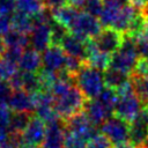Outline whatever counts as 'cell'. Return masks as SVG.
Returning a JSON list of instances; mask_svg holds the SVG:
<instances>
[{
  "label": "cell",
  "instance_id": "f1b7e54d",
  "mask_svg": "<svg viewBox=\"0 0 148 148\" xmlns=\"http://www.w3.org/2000/svg\"><path fill=\"white\" fill-rule=\"evenodd\" d=\"M103 8H104L103 0H86V5H84L83 12H86V13L99 18V16H101V14L103 12Z\"/></svg>",
  "mask_w": 148,
  "mask_h": 148
},
{
  "label": "cell",
  "instance_id": "ba28073f",
  "mask_svg": "<svg viewBox=\"0 0 148 148\" xmlns=\"http://www.w3.org/2000/svg\"><path fill=\"white\" fill-rule=\"evenodd\" d=\"M67 54L60 45L52 44L42 52V68L46 72L59 75L65 71Z\"/></svg>",
  "mask_w": 148,
  "mask_h": 148
},
{
  "label": "cell",
  "instance_id": "ab89813d",
  "mask_svg": "<svg viewBox=\"0 0 148 148\" xmlns=\"http://www.w3.org/2000/svg\"><path fill=\"white\" fill-rule=\"evenodd\" d=\"M146 17H148V0H145V8L141 10Z\"/></svg>",
  "mask_w": 148,
  "mask_h": 148
},
{
  "label": "cell",
  "instance_id": "6da1fadb",
  "mask_svg": "<svg viewBox=\"0 0 148 148\" xmlns=\"http://www.w3.org/2000/svg\"><path fill=\"white\" fill-rule=\"evenodd\" d=\"M74 81L87 99L97 98L105 88L104 74L87 62L83 64L81 69L74 76Z\"/></svg>",
  "mask_w": 148,
  "mask_h": 148
},
{
  "label": "cell",
  "instance_id": "d6986e66",
  "mask_svg": "<svg viewBox=\"0 0 148 148\" xmlns=\"http://www.w3.org/2000/svg\"><path fill=\"white\" fill-rule=\"evenodd\" d=\"M83 112L87 114V117L90 119V121L92 124H95L96 126L102 125L108 118L112 117V114L98 102L97 98L87 99Z\"/></svg>",
  "mask_w": 148,
  "mask_h": 148
},
{
  "label": "cell",
  "instance_id": "7c38bea8",
  "mask_svg": "<svg viewBox=\"0 0 148 148\" xmlns=\"http://www.w3.org/2000/svg\"><path fill=\"white\" fill-rule=\"evenodd\" d=\"M46 133V123L38 116L32 114L27 128L22 133V141L27 145L39 148Z\"/></svg>",
  "mask_w": 148,
  "mask_h": 148
},
{
  "label": "cell",
  "instance_id": "1f68e13d",
  "mask_svg": "<svg viewBox=\"0 0 148 148\" xmlns=\"http://www.w3.org/2000/svg\"><path fill=\"white\" fill-rule=\"evenodd\" d=\"M16 12V0H0V14L12 16Z\"/></svg>",
  "mask_w": 148,
  "mask_h": 148
},
{
  "label": "cell",
  "instance_id": "83f0119b",
  "mask_svg": "<svg viewBox=\"0 0 148 148\" xmlns=\"http://www.w3.org/2000/svg\"><path fill=\"white\" fill-rule=\"evenodd\" d=\"M23 52H24L23 47H20V46H7V50H6L2 59H5V60L18 66Z\"/></svg>",
  "mask_w": 148,
  "mask_h": 148
},
{
  "label": "cell",
  "instance_id": "d590c367",
  "mask_svg": "<svg viewBox=\"0 0 148 148\" xmlns=\"http://www.w3.org/2000/svg\"><path fill=\"white\" fill-rule=\"evenodd\" d=\"M43 3L46 9L53 10L57 8H60L67 3V0H43Z\"/></svg>",
  "mask_w": 148,
  "mask_h": 148
},
{
  "label": "cell",
  "instance_id": "f35d334b",
  "mask_svg": "<svg viewBox=\"0 0 148 148\" xmlns=\"http://www.w3.org/2000/svg\"><path fill=\"white\" fill-rule=\"evenodd\" d=\"M113 148H136L132 142L127 141V142H124V143H119V145H116Z\"/></svg>",
  "mask_w": 148,
  "mask_h": 148
},
{
  "label": "cell",
  "instance_id": "8992f818",
  "mask_svg": "<svg viewBox=\"0 0 148 148\" xmlns=\"http://www.w3.org/2000/svg\"><path fill=\"white\" fill-rule=\"evenodd\" d=\"M101 132L114 145L130 141V124L116 116L108 118L101 125Z\"/></svg>",
  "mask_w": 148,
  "mask_h": 148
},
{
  "label": "cell",
  "instance_id": "4dcf8cb0",
  "mask_svg": "<svg viewBox=\"0 0 148 148\" xmlns=\"http://www.w3.org/2000/svg\"><path fill=\"white\" fill-rule=\"evenodd\" d=\"M64 148H87V141L79 138L77 135L66 131Z\"/></svg>",
  "mask_w": 148,
  "mask_h": 148
},
{
  "label": "cell",
  "instance_id": "4316f807",
  "mask_svg": "<svg viewBox=\"0 0 148 148\" xmlns=\"http://www.w3.org/2000/svg\"><path fill=\"white\" fill-rule=\"evenodd\" d=\"M132 83L136 96L141 99L143 105H148V77L132 74Z\"/></svg>",
  "mask_w": 148,
  "mask_h": 148
},
{
  "label": "cell",
  "instance_id": "f546056e",
  "mask_svg": "<svg viewBox=\"0 0 148 148\" xmlns=\"http://www.w3.org/2000/svg\"><path fill=\"white\" fill-rule=\"evenodd\" d=\"M87 148H113V146L104 134L98 133L87 142Z\"/></svg>",
  "mask_w": 148,
  "mask_h": 148
},
{
  "label": "cell",
  "instance_id": "30bf717a",
  "mask_svg": "<svg viewBox=\"0 0 148 148\" xmlns=\"http://www.w3.org/2000/svg\"><path fill=\"white\" fill-rule=\"evenodd\" d=\"M34 97V112L46 124L59 118L54 110V99L50 91H38L32 94Z\"/></svg>",
  "mask_w": 148,
  "mask_h": 148
},
{
  "label": "cell",
  "instance_id": "74e56055",
  "mask_svg": "<svg viewBox=\"0 0 148 148\" xmlns=\"http://www.w3.org/2000/svg\"><path fill=\"white\" fill-rule=\"evenodd\" d=\"M6 50H7V45H6L5 40H3V38H2V37H0V58H2V57H3V54H5Z\"/></svg>",
  "mask_w": 148,
  "mask_h": 148
},
{
  "label": "cell",
  "instance_id": "836d02e7",
  "mask_svg": "<svg viewBox=\"0 0 148 148\" xmlns=\"http://www.w3.org/2000/svg\"><path fill=\"white\" fill-rule=\"evenodd\" d=\"M12 29V16L0 14V37H3Z\"/></svg>",
  "mask_w": 148,
  "mask_h": 148
},
{
  "label": "cell",
  "instance_id": "3957f363",
  "mask_svg": "<svg viewBox=\"0 0 148 148\" xmlns=\"http://www.w3.org/2000/svg\"><path fill=\"white\" fill-rule=\"evenodd\" d=\"M140 58L136 42L128 35H124V40L121 46L117 52L111 56L110 67L132 74L135 65Z\"/></svg>",
  "mask_w": 148,
  "mask_h": 148
},
{
  "label": "cell",
  "instance_id": "d4e9b609",
  "mask_svg": "<svg viewBox=\"0 0 148 148\" xmlns=\"http://www.w3.org/2000/svg\"><path fill=\"white\" fill-rule=\"evenodd\" d=\"M3 40L7 46H20V47H27L30 45L29 35H25L21 31H17L15 29H10L3 37Z\"/></svg>",
  "mask_w": 148,
  "mask_h": 148
},
{
  "label": "cell",
  "instance_id": "5b68a950",
  "mask_svg": "<svg viewBox=\"0 0 148 148\" xmlns=\"http://www.w3.org/2000/svg\"><path fill=\"white\" fill-rule=\"evenodd\" d=\"M102 23L98 17H95L86 12H80L76 20L69 28V32L88 40L94 39L102 31Z\"/></svg>",
  "mask_w": 148,
  "mask_h": 148
},
{
  "label": "cell",
  "instance_id": "7bdbcfd3",
  "mask_svg": "<svg viewBox=\"0 0 148 148\" xmlns=\"http://www.w3.org/2000/svg\"><path fill=\"white\" fill-rule=\"evenodd\" d=\"M146 108H147V111H148V105H146Z\"/></svg>",
  "mask_w": 148,
  "mask_h": 148
},
{
  "label": "cell",
  "instance_id": "cb8c5ba5",
  "mask_svg": "<svg viewBox=\"0 0 148 148\" xmlns=\"http://www.w3.org/2000/svg\"><path fill=\"white\" fill-rule=\"evenodd\" d=\"M12 28L25 35H29L34 28V20L28 15L15 12L12 15Z\"/></svg>",
  "mask_w": 148,
  "mask_h": 148
},
{
  "label": "cell",
  "instance_id": "7a4b0ae2",
  "mask_svg": "<svg viewBox=\"0 0 148 148\" xmlns=\"http://www.w3.org/2000/svg\"><path fill=\"white\" fill-rule=\"evenodd\" d=\"M54 99V110L57 116L64 121L68 118L82 112L87 103V98L83 92L79 89L76 83L62 96H59Z\"/></svg>",
  "mask_w": 148,
  "mask_h": 148
},
{
  "label": "cell",
  "instance_id": "603a6c76",
  "mask_svg": "<svg viewBox=\"0 0 148 148\" xmlns=\"http://www.w3.org/2000/svg\"><path fill=\"white\" fill-rule=\"evenodd\" d=\"M31 117H32V113L13 112L12 119H10V125H9L10 133H13V134H22L24 132V130L27 128Z\"/></svg>",
  "mask_w": 148,
  "mask_h": 148
},
{
  "label": "cell",
  "instance_id": "4fadbf2b",
  "mask_svg": "<svg viewBox=\"0 0 148 148\" xmlns=\"http://www.w3.org/2000/svg\"><path fill=\"white\" fill-rule=\"evenodd\" d=\"M148 141V111L145 106L140 114L130 124V142L136 148Z\"/></svg>",
  "mask_w": 148,
  "mask_h": 148
},
{
  "label": "cell",
  "instance_id": "5bb4252c",
  "mask_svg": "<svg viewBox=\"0 0 148 148\" xmlns=\"http://www.w3.org/2000/svg\"><path fill=\"white\" fill-rule=\"evenodd\" d=\"M30 47L38 52H44L50 45H52L51 24L49 23H35L31 32L29 34Z\"/></svg>",
  "mask_w": 148,
  "mask_h": 148
},
{
  "label": "cell",
  "instance_id": "44dd1931",
  "mask_svg": "<svg viewBox=\"0 0 148 148\" xmlns=\"http://www.w3.org/2000/svg\"><path fill=\"white\" fill-rule=\"evenodd\" d=\"M132 75L114 68L109 67L105 72H104V82H105V87L112 88L114 90H118L121 86H124L125 83H127L131 80Z\"/></svg>",
  "mask_w": 148,
  "mask_h": 148
},
{
  "label": "cell",
  "instance_id": "2e32d148",
  "mask_svg": "<svg viewBox=\"0 0 148 148\" xmlns=\"http://www.w3.org/2000/svg\"><path fill=\"white\" fill-rule=\"evenodd\" d=\"M8 106L13 112H34V97L32 94L23 90H13V94L8 101Z\"/></svg>",
  "mask_w": 148,
  "mask_h": 148
},
{
  "label": "cell",
  "instance_id": "e0dca14e",
  "mask_svg": "<svg viewBox=\"0 0 148 148\" xmlns=\"http://www.w3.org/2000/svg\"><path fill=\"white\" fill-rule=\"evenodd\" d=\"M103 2L104 8L99 16V21L104 28H112L125 3L121 0H103Z\"/></svg>",
  "mask_w": 148,
  "mask_h": 148
},
{
  "label": "cell",
  "instance_id": "ffe728a7",
  "mask_svg": "<svg viewBox=\"0 0 148 148\" xmlns=\"http://www.w3.org/2000/svg\"><path fill=\"white\" fill-rule=\"evenodd\" d=\"M80 12L81 10H77L68 5H65L60 8L51 10L54 21H57L60 24H62L64 27H66L68 29V31H69V28L72 27V24L74 23V21L76 20L77 15L80 14Z\"/></svg>",
  "mask_w": 148,
  "mask_h": 148
},
{
  "label": "cell",
  "instance_id": "277c9868",
  "mask_svg": "<svg viewBox=\"0 0 148 148\" xmlns=\"http://www.w3.org/2000/svg\"><path fill=\"white\" fill-rule=\"evenodd\" d=\"M143 108H145L143 103L136 96L135 91H133V92L119 96L118 102L114 108L113 116L131 124L140 114Z\"/></svg>",
  "mask_w": 148,
  "mask_h": 148
},
{
  "label": "cell",
  "instance_id": "e575fe53",
  "mask_svg": "<svg viewBox=\"0 0 148 148\" xmlns=\"http://www.w3.org/2000/svg\"><path fill=\"white\" fill-rule=\"evenodd\" d=\"M136 44H148V17H146V23L140 31V34L134 38Z\"/></svg>",
  "mask_w": 148,
  "mask_h": 148
},
{
  "label": "cell",
  "instance_id": "8d00e7d4",
  "mask_svg": "<svg viewBox=\"0 0 148 148\" xmlns=\"http://www.w3.org/2000/svg\"><path fill=\"white\" fill-rule=\"evenodd\" d=\"M66 5L77 9V10H83L84 9V5H86V0H67Z\"/></svg>",
  "mask_w": 148,
  "mask_h": 148
},
{
  "label": "cell",
  "instance_id": "60d3db41",
  "mask_svg": "<svg viewBox=\"0 0 148 148\" xmlns=\"http://www.w3.org/2000/svg\"><path fill=\"white\" fill-rule=\"evenodd\" d=\"M1 148H16V147H14L13 145H10V143L8 142V143H7L6 146H3V147H1Z\"/></svg>",
  "mask_w": 148,
  "mask_h": 148
},
{
  "label": "cell",
  "instance_id": "8fae6325",
  "mask_svg": "<svg viewBox=\"0 0 148 148\" xmlns=\"http://www.w3.org/2000/svg\"><path fill=\"white\" fill-rule=\"evenodd\" d=\"M66 135L65 121L60 118L46 124L45 138L39 148H64Z\"/></svg>",
  "mask_w": 148,
  "mask_h": 148
},
{
  "label": "cell",
  "instance_id": "ac0fdd59",
  "mask_svg": "<svg viewBox=\"0 0 148 148\" xmlns=\"http://www.w3.org/2000/svg\"><path fill=\"white\" fill-rule=\"evenodd\" d=\"M18 69L28 73H38L42 69V54L32 47L24 49L18 64Z\"/></svg>",
  "mask_w": 148,
  "mask_h": 148
},
{
  "label": "cell",
  "instance_id": "9c48e42d",
  "mask_svg": "<svg viewBox=\"0 0 148 148\" xmlns=\"http://www.w3.org/2000/svg\"><path fill=\"white\" fill-rule=\"evenodd\" d=\"M124 40V34L113 28H103L102 31L92 39L96 47L106 54L112 56L119 50Z\"/></svg>",
  "mask_w": 148,
  "mask_h": 148
},
{
  "label": "cell",
  "instance_id": "52a82bcc",
  "mask_svg": "<svg viewBox=\"0 0 148 148\" xmlns=\"http://www.w3.org/2000/svg\"><path fill=\"white\" fill-rule=\"evenodd\" d=\"M65 127L66 131L77 135L79 138L86 140L87 142L96 134H98L97 126L90 121V119L87 117V114L83 111L65 120Z\"/></svg>",
  "mask_w": 148,
  "mask_h": 148
},
{
  "label": "cell",
  "instance_id": "b9f144b4",
  "mask_svg": "<svg viewBox=\"0 0 148 148\" xmlns=\"http://www.w3.org/2000/svg\"><path fill=\"white\" fill-rule=\"evenodd\" d=\"M138 148H148V141H147L146 143H143L142 146H140V147H138Z\"/></svg>",
  "mask_w": 148,
  "mask_h": 148
},
{
  "label": "cell",
  "instance_id": "484cf974",
  "mask_svg": "<svg viewBox=\"0 0 148 148\" xmlns=\"http://www.w3.org/2000/svg\"><path fill=\"white\" fill-rule=\"evenodd\" d=\"M118 92L117 90L112 89V88H109V87H105L103 89V91L98 95L97 99L98 102L113 116V112H114V108H116V104L118 102Z\"/></svg>",
  "mask_w": 148,
  "mask_h": 148
},
{
  "label": "cell",
  "instance_id": "7402d4cb",
  "mask_svg": "<svg viewBox=\"0 0 148 148\" xmlns=\"http://www.w3.org/2000/svg\"><path fill=\"white\" fill-rule=\"evenodd\" d=\"M44 9L45 6L42 0H16V12L30 17L36 16Z\"/></svg>",
  "mask_w": 148,
  "mask_h": 148
},
{
  "label": "cell",
  "instance_id": "9a60e30c",
  "mask_svg": "<svg viewBox=\"0 0 148 148\" xmlns=\"http://www.w3.org/2000/svg\"><path fill=\"white\" fill-rule=\"evenodd\" d=\"M88 40L68 31L59 45L62 47V50L65 51L67 56H72V57H75V58H79L86 61L87 56H88V50H87Z\"/></svg>",
  "mask_w": 148,
  "mask_h": 148
},
{
  "label": "cell",
  "instance_id": "d6a6232c",
  "mask_svg": "<svg viewBox=\"0 0 148 148\" xmlns=\"http://www.w3.org/2000/svg\"><path fill=\"white\" fill-rule=\"evenodd\" d=\"M13 88L9 83V81L0 80V99L8 104V101L13 94Z\"/></svg>",
  "mask_w": 148,
  "mask_h": 148
}]
</instances>
